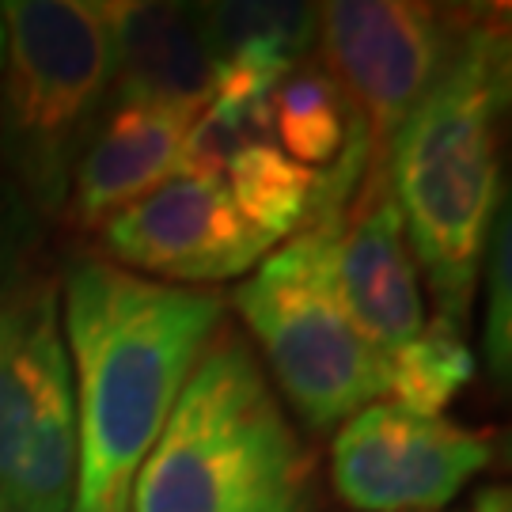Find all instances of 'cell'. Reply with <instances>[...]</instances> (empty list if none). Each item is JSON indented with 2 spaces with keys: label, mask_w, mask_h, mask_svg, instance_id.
<instances>
[{
  "label": "cell",
  "mask_w": 512,
  "mask_h": 512,
  "mask_svg": "<svg viewBox=\"0 0 512 512\" xmlns=\"http://www.w3.org/2000/svg\"><path fill=\"white\" fill-rule=\"evenodd\" d=\"M76 395L73 512H129V494L190 372L224 327L217 289L167 285L80 251L61 274Z\"/></svg>",
  "instance_id": "obj_1"
},
{
  "label": "cell",
  "mask_w": 512,
  "mask_h": 512,
  "mask_svg": "<svg viewBox=\"0 0 512 512\" xmlns=\"http://www.w3.org/2000/svg\"><path fill=\"white\" fill-rule=\"evenodd\" d=\"M509 99L505 19L467 12L437 84L410 110L391 152V190L437 315L467 330L478 266L497 217V118Z\"/></svg>",
  "instance_id": "obj_2"
},
{
  "label": "cell",
  "mask_w": 512,
  "mask_h": 512,
  "mask_svg": "<svg viewBox=\"0 0 512 512\" xmlns=\"http://www.w3.org/2000/svg\"><path fill=\"white\" fill-rule=\"evenodd\" d=\"M129 512H319V459L232 323L179 391Z\"/></svg>",
  "instance_id": "obj_3"
},
{
  "label": "cell",
  "mask_w": 512,
  "mask_h": 512,
  "mask_svg": "<svg viewBox=\"0 0 512 512\" xmlns=\"http://www.w3.org/2000/svg\"><path fill=\"white\" fill-rule=\"evenodd\" d=\"M110 0L0 4V160L35 213L61 217L110 103Z\"/></svg>",
  "instance_id": "obj_4"
},
{
  "label": "cell",
  "mask_w": 512,
  "mask_h": 512,
  "mask_svg": "<svg viewBox=\"0 0 512 512\" xmlns=\"http://www.w3.org/2000/svg\"><path fill=\"white\" fill-rule=\"evenodd\" d=\"M334 228L338 220L304 228L232 293L270 384L311 433H330L387 395V357L357 334L334 293Z\"/></svg>",
  "instance_id": "obj_5"
},
{
  "label": "cell",
  "mask_w": 512,
  "mask_h": 512,
  "mask_svg": "<svg viewBox=\"0 0 512 512\" xmlns=\"http://www.w3.org/2000/svg\"><path fill=\"white\" fill-rule=\"evenodd\" d=\"M76 395L54 277L0 300V512H73Z\"/></svg>",
  "instance_id": "obj_6"
},
{
  "label": "cell",
  "mask_w": 512,
  "mask_h": 512,
  "mask_svg": "<svg viewBox=\"0 0 512 512\" xmlns=\"http://www.w3.org/2000/svg\"><path fill=\"white\" fill-rule=\"evenodd\" d=\"M463 19L421 0L319 4V65L361 118L368 160H387L399 126L444 73Z\"/></svg>",
  "instance_id": "obj_7"
},
{
  "label": "cell",
  "mask_w": 512,
  "mask_h": 512,
  "mask_svg": "<svg viewBox=\"0 0 512 512\" xmlns=\"http://www.w3.org/2000/svg\"><path fill=\"white\" fill-rule=\"evenodd\" d=\"M494 459V433L448 414L421 418L403 406L368 403L338 425L330 444L334 494L361 512H437Z\"/></svg>",
  "instance_id": "obj_8"
},
{
  "label": "cell",
  "mask_w": 512,
  "mask_h": 512,
  "mask_svg": "<svg viewBox=\"0 0 512 512\" xmlns=\"http://www.w3.org/2000/svg\"><path fill=\"white\" fill-rule=\"evenodd\" d=\"M110 262L167 285H220L274 251L239 217L224 179L171 175L99 228Z\"/></svg>",
  "instance_id": "obj_9"
},
{
  "label": "cell",
  "mask_w": 512,
  "mask_h": 512,
  "mask_svg": "<svg viewBox=\"0 0 512 512\" xmlns=\"http://www.w3.org/2000/svg\"><path fill=\"white\" fill-rule=\"evenodd\" d=\"M334 293L349 323L384 357L425 327L418 262L391 190L387 160H368L334 228Z\"/></svg>",
  "instance_id": "obj_10"
},
{
  "label": "cell",
  "mask_w": 512,
  "mask_h": 512,
  "mask_svg": "<svg viewBox=\"0 0 512 512\" xmlns=\"http://www.w3.org/2000/svg\"><path fill=\"white\" fill-rule=\"evenodd\" d=\"M198 110L122 103L103 114L92 145L84 148L61 217L76 228H103L114 213L141 202L179 171L183 141Z\"/></svg>",
  "instance_id": "obj_11"
},
{
  "label": "cell",
  "mask_w": 512,
  "mask_h": 512,
  "mask_svg": "<svg viewBox=\"0 0 512 512\" xmlns=\"http://www.w3.org/2000/svg\"><path fill=\"white\" fill-rule=\"evenodd\" d=\"M114 19V76L110 107H186L202 110L213 95V61L194 27L190 4L110 0Z\"/></svg>",
  "instance_id": "obj_12"
},
{
  "label": "cell",
  "mask_w": 512,
  "mask_h": 512,
  "mask_svg": "<svg viewBox=\"0 0 512 512\" xmlns=\"http://www.w3.org/2000/svg\"><path fill=\"white\" fill-rule=\"evenodd\" d=\"M205 54L217 69H239L281 80L308 61L319 38V4L285 0H213L190 4Z\"/></svg>",
  "instance_id": "obj_13"
},
{
  "label": "cell",
  "mask_w": 512,
  "mask_h": 512,
  "mask_svg": "<svg viewBox=\"0 0 512 512\" xmlns=\"http://www.w3.org/2000/svg\"><path fill=\"white\" fill-rule=\"evenodd\" d=\"M270 137L296 164L330 171L357 141H365V126L327 69L308 57L277 80L270 95Z\"/></svg>",
  "instance_id": "obj_14"
},
{
  "label": "cell",
  "mask_w": 512,
  "mask_h": 512,
  "mask_svg": "<svg viewBox=\"0 0 512 512\" xmlns=\"http://www.w3.org/2000/svg\"><path fill=\"white\" fill-rule=\"evenodd\" d=\"M224 175H228L224 183L228 198L239 209V217L274 247L315 224L323 175L289 160L274 141L247 145L224 167Z\"/></svg>",
  "instance_id": "obj_15"
},
{
  "label": "cell",
  "mask_w": 512,
  "mask_h": 512,
  "mask_svg": "<svg viewBox=\"0 0 512 512\" xmlns=\"http://www.w3.org/2000/svg\"><path fill=\"white\" fill-rule=\"evenodd\" d=\"M475 380V353L467 330L448 319H425V327L387 357V403L421 418H440Z\"/></svg>",
  "instance_id": "obj_16"
},
{
  "label": "cell",
  "mask_w": 512,
  "mask_h": 512,
  "mask_svg": "<svg viewBox=\"0 0 512 512\" xmlns=\"http://www.w3.org/2000/svg\"><path fill=\"white\" fill-rule=\"evenodd\" d=\"M512 224H509V198L497 205L494 228L482 251V266H486V334H482V349H486V368L494 380H509L512 372Z\"/></svg>",
  "instance_id": "obj_17"
},
{
  "label": "cell",
  "mask_w": 512,
  "mask_h": 512,
  "mask_svg": "<svg viewBox=\"0 0 512 512\" xmlns=\"http://www.w3.org/2000/svg\"><path fill=\"white\" fill-rule=\"evenodd\" d=\"M35 239V209L23 198L0 194V300L27 277V258L35 251Z\"/></svg>",
  "instance_id": "obj_18"
},
{
  "label": "cell",
  "mask_w": 512,
  "mask_h": 512,
  "mask_svg": "<svg viewBox=\"0 0 512 512\" xmlns=\"http://www.w3.org/2000/svg\"><path fill=\"white\" fill-rule=\"evenodd\" d=\"M471 512H509V490H501V486H494V490H482Z\"/></svg>",
  "instance_id": "obj_19"
}]
</instances>
